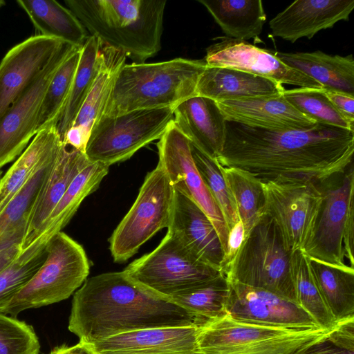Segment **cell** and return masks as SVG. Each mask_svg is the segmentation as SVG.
Wrapping results in <instances>:
<instances>
[{
  "instance_id": "obj_1",
  "label": "cell",
  "mask_w": 354,
  "mask_h": 354,
  "mask_svg": "<svg viewBox=\"0 0 354 354\" xmlns=\"http://www.w3.org/2000/svg\"><path fill=\"white\" fill-rule=\"evenodd\" d=\"M353 153V131L321 124L270 130L226 120L223 147L215 160L262 183L285 178L319 185L344 173Z\"/></svg>"
},
{
  "instance_id": "obj_2",
  "label": "cell",
  "mask_w": 354,
  "mask_h": 354,
  "mask_svg": "<svg viewBox=\"0 0 354 354\" xmlns=\"http://www.w3.org/2000/svg\"><path fill=\"white\" fill-rule=\"evenodd\" d=\"M197 315L132 281L124 271L86 279L75 292L68 330L91 344L128 332L167 327H201Z\"/></svg>"
},
{
  "instance_id": "obj_3",
  "label": "cell",
  "mask_w": 354,
  "mask_h": 354,
  "mask_svg": "<svg viewBox=\"0 0 354 354\" xmlns=\"http://www.w3.org/2000/svg\"><path fill=\"white\" fill-rule=\"evenodd\" d=\"M66 7L102 45L145 63L161 48L165 0H65Z\"/></svg>"
},
{
  "instance_id": "obj_4",
  "label": "cell",
  "mask_w": 354,
  "mask_h": 354,
  "mask_svg": "<svg viewBox=\"0 0 354 354\" xmlns=\"http://www.w3.org/2000/svg\"><path fill=\"white\" fill-rule=\"evenodd\" d=\"M204 59L175 58L156 63H132L120 69L104 115L174 107L196 94Z\"/></svg>"
},
{
  "instance_id": "obj_5",
  "label": "cell",
  "mask_w": 354,
  "mask_h": 354,
  "mask_svg": "<svg viewBox=\"0 0 354 354\" xmlns=\"http://www.w3.org/2000/svg\"><path fill=\"white\" fill-rule=\"evenodd\" d=\"M46 258L23 288L0 308L16 317L21 312L68 299L89 274V262L82 246L59 232L46 245Z\"/></svg>"
},
{
  "instance_id": "obj_6",
  "label": "cell",
  "mask_w": 354,
  "mask_h": 354,
  "mask_svg": "<svg viewBox=\"0 0 354 354\" xmlns=\"http://www.w3.org/2000/svg\"><path fill=\"white\" fill-rule=\"evenodd\" d=\"M330 330L265 326L227 315L201 326L198 343L202 354H298Z\"/></svg>"
},
{
  "instance_id": "obj_7",
  "label": "cell",
  "mask_w": 354,
  "mask_h": 354,
  "mask_svg": "<svg viewBox=\"0 0 354 354\" xmlns=\"http://www.w3.org/2000/svg\"><path fill=\"white\" fill-rule=\"evenodd\" d=\"M290 256L275 224L263 214L246 236L225 276L228 281L263 289L297 304Z\"/></svg>"
},
{
  "instance_id": "obj_8",
  "label": "cell",
  "mask_w": 354,
  "mask_h": 354,
  "mask_svg": "<svg viewBox=\"0 0 354 354\" xmlns=\"http://www.w3.org/2000/svg\"><path fill=\"white\" fill-rule=\"evenodd\" d=\"M123 271L138 285L167 299L222 274L201 261L169 230L152 252L134 260Z\"/></svg>"
},
{
  "instance_id": "obj_9",
  "label": "cell",
  "mask_w": 354,
  "mask_h": 354,
  "mask_svg": "<svg viewBox=\"0 0 354 354\" xmlns=\"http://www.w3.org/2000/svg\"><path fill=\"white\" fill-rule=\"evenodd\" d=\"M330 185L319 186L322 203L313 234L302 251L328 264L353 267L354 173L352 165Z\"/></svg>"
},
{
  "instance_id": "obj_10",
  "label": "cell",
  "mask_w": 354,
  "mask_h": 354,
  "mask_svg": "<svg viewBox=\"0 0 354 354\" xmlns=\"http://www.w3.org/2000/svg\"><path fill=\"white\" fill-rule=\"evenodd\" d=\"M173 117L174 107L103 115L91 132L84 153L90 162L109 167L125 161L141 148L159 140Z\"/></svg>"
},
{
  "instance_id": "obj_11",
  "label": "cell",
  "mask_w": 354,
  "mask_h": 354,
  "mask_svg": "<svg viewBox=\"0 0 354 354\" xmlns=\"http://www.w3.org/2000/svg\"><path fill=\"white\" fill-rule=\"evenodd\" d=\"M174 189L158 162L147 174L138 196L109 239L115 262L133 257L156 232L169 225Z\"/></svg>"
},
{
  "instance_id": "obj_12",
  "label": "cell",
  "mask_w": 354,
  "mask_h": 354,
  "mask_svg": "<svg viewBox=\"0 0 354 354\" xmlns=\"http://www.w3.org/2000/svg\"><path fill=\"white\" fill-rule=\"evenodd\" d=\"M262 187L263 214L272 220L290 253L302 250L312 237L319 214L323 196L319 185L277 178L262 183Z\"/></svg>"
},
{
  "instance_id": "obj_13",
  "label": "cell",
  "mask_w": 354,
  "mask_h": 354,
  "mask_svg": "<svg viewBox=\"0 0 354 354\" xmlns=\"http://www.w3.org/2000/svg\"><path fill=\"white\" fill-rule=\"evenodd\" d=\"M157 148L158 163L167 173L174 189L191 198L207 215L218 233L225 253L229 230L196 167L189 140L171 121L160 138Z\"/></svg>"
},
{
  "instance_id": "obj_14",
  "label": "cell",
  "mask_w": 354,
  "mask_h": 354,
  "mask_svg": "<svg viewBox=\"0 0 354 354\" xmlns=\"http://www.w3.org/2000/svg\"><path fill=\"white\" fill-rule=\"evenodd\" d=\"M78 48L67 44L0 118V170L17 158L37 133L46 90L59 67Z\"/></svg>"
},
{
  "instance_id": "obj_15",
  "label": "cell",
  "mask_w": 354,
  "mask_h": 354,
  "mask_svg": "<svg viewBox=\"0 0 354 354\" xmlns=\"http://www.w3.org/2000/svg\"><path fill=\"white\" fill-rule=\"evenodd\" d=\"M228 281L227 315L236 321L277 328L320 327L308 313L292 301L263 289Z\"/></svg>"
},
{
  "instance_id": "obj_16",
  "label": "cell",
  "mask_w": 354,
  "mask_h": 354,
  "mask_svg": "<svg viewBox=\"0 0 354 354\" xmlns=\"http://www.w3.org/2000/svg\"><path fill=\"white\" fill-rule=\"evenodd\" d=\"M206 48L207 66L236 69L298 87L323 88L312 78L290 68L270 50L244 40L222 36Z\"/></svg>"
},
{
  "instance_id": "obj_17",
  "label": "cell",
  "mask_w": 354,
  "mask_h": 354,
  "mask_svg": "<svg viewBox=\"0 0 354 354\" xmlns=\"http://www.w3.org/2000/svg\"><path fill=\"white\" fill-rule=\"evenodd\" d=\"M67 44L35 35L6 53L0 62V118Z\"/></svg>"
},
{
  "instance_id": "obj_18",
  "label": "cell",
  "mask_w": 354,
  "mask_h": 354,
  "mask_svg": "<svg viewBox=\"0 0 354 354\" xmlns=\"http://www.w3.org/2000/svg\"><path fill=\"white\" fill-rule=\"evenodd\" d=\"M126 59L121 50L102 45L95 79L73 125L62 138L64 145L85 152L91 132L104 115L115 81L126 64Z\"/></svg>"
},
{
  "instance_id": "obj_19",
  "label": "cell",
  "mask_w": 354,
  "mask_h": 354,
  "mask_svg": "<svg viewBox=\"0 0 354 354\" xmlns=\"http://www.w3.org/2000/svg\"><path fill=\"white\" fill-rule=\"evenodd\" d=\"M200 327H167L116 335L90 344L94 354H202Z\"/></svg>"
},
{
  "instance_id": "obj_20",
  "label": "cell",
  "mask_w": 354,
  "mask_h": 354,
  "mask_svg": "<svg viewBox=\"0 0 354 354\" xmlns=\"http://www.w3.org/2000/svg\"><path fill=\"white\" fill-rule=\"evenodd\" d=\"M354 0H297L269 21L272 37L292 43L312 39L319 31L347 21Z\"/></svg>"
},
{
  "instance_id": "obj_21",
  "label": "cell",
  "mask_w": 354,
  "mask_h": 354,
  "mask_svg": "<svg viewBox=\"0 0 354 354\" xmlns=\"http://www.w3.org/2000/svg\"><path fill=\"white\" fill-rule=\"evenodd\" d=\"M167 230L201 261L220 271L224 251L214 226L191 198L175 189Z\"/></svg>"
},
{
  "instance_id": "obj_22",
  "label": "cell",
  "mask_w": 354,
  "mask_h": 354,
  "mask_svg": "<svg viewBox=\"0 0 354 354\" xmlns=\"http://www.w3.org/2000/svg\"><path fill=\"white\" fill-rule=\"evenodd\" d=\"M227 121L270 129H307L317 124L283 94L216 102Z\"/></svg>"
},
{
  "instance_id": "obj_23",
  "label": "cell",
  "mask_w": 354,
  "mask_h": 354,
  "mask_svg": "<svg viewBox=\"0 0 354 354\" xmlns=\"http://www.w3.org/2000/svg\"><path fill=\"white\" fill-rule=\"evenodd\" d=\"M173 123L190 143L212 160L221 152L226 120L216 101L198 95L174 107Z\"/></svg>"
},
{
  "instance_id": "obj_24",
  "label": "cell",
  "mask_w": 354,
  "mask_h": 354,
  "mask_svg": "<svg viewBox=\"0 0 354 354\" xmlns=\"http://www.w3.org/2000/svg\"><path fill=\"white\" fill-rule=\"evenodd\" d=\"M90 162L84 152L63 145L30 216L21 242L22 250L33 243L39 229L73 179Z\"/></svg>"
},
{
  "instance_id": "obj_25",
  "label": "cell",
  "mask_w": 354,
  "mask_h": 354,
  "mask_svg": "<svg viewBox=\"0 0 354 354\" xmlns=\"http://www.w3.org/2000/svg\"><path fill=\"white\" fill-rule=\"evenodd\" d=\"M281 83L244 71L206 66L200 75L196 94L216 102L283 94Z\"/></svg>"
},
{
  "instance_id": "obj_26",
  "label": "cell",
  "mask_w": 354,
  "mask_h": 354,
  "mask_svg": "<svg viewBox=\"0 0 354 354\" xmlns=\"http://www.w3.org/2000/svg\"><path fill=\"white\" fill-rule=\"evenodd\" d=\"M277 57L319 83L324 89L354 95V59L353 55H331L314 52H275Z\"/></svg>"
},
{
  "instance_id": "obj_27",
  "label": "cell",
  "mask_w": 354,
  "mask_h": 354,
  "mask_svg": "<svg viewBox=\"0 0 354 354\" xmlns=\"http://www.w3.org/2000/svg\"><path fill=\"white\" fill-rule=\"evenodd\" d=\"M57 125L40 130L17 158L0 181V212L24 185L62 145Z\"/></svg>"
},
{
  "instance_id": "obj_28",
  "label": "cell",
  "mask_w": 354,
  "mask_h": 354,
  "mask_svg": "<svg viewBox=\"0 0 354 354\" xmlns=\"http://www.w3.org/2000/svg\"><path fill=\"white\" fill-rule=\"evenodd\" d=\"M109 167L100 162L88 163L73 179L39 229L33 243L37 241L46 243L53 236L61 232L84 199L98 188L102 179L108 174Z\"/></svg>"
},
{
  "instance_id": "obj_29",
  "label": "cell",
  "mask_w": 354,
  "mask_h": 354,
  "mask_svg": "<svg viewBox=\"0 0 354 354\" xmlns=\"http://www.w3.org/2000/svg\"><path fill=\"white\" fill-rule=\"evenodd\" d=\"M225 36L239 40L258 39L266 21L261 0H198Z\"/></svg>"
},
{
  "instance_id": "obj_30",
  "label": "cell",
  "mask_w": 354,
  "mask_h": 354,
  "mask_svg": "<svg viewBox=\"0 0 354 354\" xmlns=\"http://www.w3.org/2000/svg\"><path fill=\"white\" fill-rule=\"evenodd\" d=\"M39 35L61 39L82 47L88 37L78 19L55 0H17Z\"/></svg>"
},
{
  "instance_id": "obj_31",
  "label": "cell",
  "mask_w": 354,
  "mask_h": 354,
  "mask_svg": "<svg viewBox=\"0 0 354 354\" xmlns=\"http://www.w3.org/2000/svg\"><path fill=\"white\" fill-rule=\"evenodd\" d=\"M308 258L316 284L336 322L354 318V268Z\"/></svg>"
},
{
  "instance_id": "obj_32",
  "label": "cell",
  "mask_w": 354,
  "mask_h": 354,
  "mask_svg": "<svg viewBox=\"0 0 354 354\" xmlns=\"http://www.w3.org/2000/svg\"><path fill=\"white\" fill-rule=\"evenodd\" d=\"M218 166L243 224L246 237L263 215L265 196L262 182L241 169Z\"/></svg>"
},
{
  "instance_id": "obj_33",
  "label": "cell",
  "mask_w": 354,
  "mask_h": 354,
  "mask_svg": "<svg viewBox=\"0 0 354 354\" xmlns=\"http://www.w3.org/2000/svg\"><path fill=\"white\" fill-rule=\"evenodd\" d=\"M290 273L297 304L325 329L337 324L325 304L311 272L308 257L301 250L292 252Z\"/></svg>"
},
{
  "instance_id": "obj_34",
  "label": "cell",
  "mask_w": 354,
  "mask_h": 354,
  "mask_svg": "<svg viewBox=\"0 0 354 354\" xmlns=\"http://www.w3.org/2000/svg\"><path fill=\"white\" fill-rule=\"evenodd\" d=\"M101 46L99 39L92 35H88L82 46L80 62L71 92L57 125L61 139L73 125L90 91L96 75L98 54Z\"/></svg>"
},
{
  "instance_id": "obj_35",
  "label": "cell",
  "mask_w": 354,
  "mask_h": 354,
  "mask_svg": "<svg viewBox=\"0 0 354 354\" xmlns=\"http://www.w3.org/2000/svg\"><path fill=\"white\" fill-rule=\"evenodd\" d=\"M229 295V281L224 274H221L203 284L174 295L169 299L209 322L227 315L226 305Z\"/></svg>"
},
{
  "instance_id": "obj_36",
  "label": "cell",
  "mask_w": 354,
  "mask_h": 354,
  "mask_svg": "<svg viewBox=\"0 0 354 354\" xmlns=\"http://www.w3.org/2000/svg\"><path fill=\"white\" fill-rule=\"evenodd\" d=\"M81 49L80 47L73 52L52 77L41 102L37 133L48 127L57 125L71 92Z\"/></svg>"
},
{
  "instance_id": "obj_37",
  "label": "cell",
  "mask_w": 354,
  "mask_h": 354,
  "mask_svg": "<svg viewBox=\"0 0 354 354\" xmlns=\"http://www.w3.org/2000/svg\"><path fill=\"white\" fill-rule=\"evenodd\" d=\"M46 243L36 241L0 272V308L31 279L46 258Z\"/></svg>"
},
{
  "instance_id": "obj_38",
  "label": "cell",
  "mask_w": 354,
  "mask_h": 354,
  "mask_svg": "<svg viewBox=\"0 0 354 354\" xmlns=\"http://www.w3.org/2000/svg\"><path fill=\"white\" fill-rule=\"evenodd\" d=\"M283 96L297 110L317 124L354 131V126L326 97L324 88L299 87L285 90Z\"/></svg>"
},
{
  "instance_id": "obj_39",
  "label": "cell",
  "mask_w": 354,
  "mask_h": 354,
  "mask_svg": "<svg viewBox=\"0 0 354 354\" xmlns=\"http://www.w3.org/2000/svg\"><path fill=\"white\" fill-rule=\"evenodd\" d=\"M191 149L196 167L221 212L230 231L239 218L219 166L215 160L207 157L192 144Z\"/></svg>"
},
{
  "instance_id": "obj_40",
  "label": "cell",
  "mask_w": 354,
  "mask_h": 354,
  "mask_svg": "<svg viewBox=\"0 0 354 354\" xmlns=\"http://www.w3.org/2000/svg\"><path fill=\"white\" fill-rule=\"evenodd\" d=\"M39 349L32 326L0 313V354H39Z\"/></svg>"
},
{
  "instance_id": "obj_41",
  "label": "cell",
  "mask_w": 354,
  "mask_h": 354,
  "mask_svg": "<svg viewBox=\"0 0 354 354\" xmlns=\"http://www.w3.org/2000/svg\"><path fill=\"white\" fill-rule=\"evenodd\" d=\"M298 354H354V318L337 322L323 338Z\"/></svg>"
},
{
  "instance_id": "obj_42",
  "label": "cell",
  "mask_w": 354,
  "mask_h": 354,
  "mask_svg": "<svg viewBox=\"0 0 354 354\" xmlns=\"http://www.w3.org/2000/svg\"><path fill=\"white\" fill-rule=\"evenodd\" d=\"M245 239V233L243 224L239 221L230 230L226 250L221 264L220 271L225 274L232 263L239 254Z\"/></svg>"
},
{
  "instance_id": "obj_43",
  "label": "cell",
  "mask_w": 354,
  "mask_h": 354,
  "mask_svg": "<svg viewBox=\"0 0 354 354\" xmlns=\"http://www.w3.org/2000/svg\"><path fill=\"white\" fill-rule=\"evenodd\" d=\"M324 92L336 109L352 126H354V95L325 89Z\"/></svg>"
},
{
  "instance_id": "obj_44",
  "label": "cell",
  "mask_w": 354,
  "mask_h": 354,
  "mask_svg": "<svg viewBox=\"0 0 354 354\" xmlns=\"http://www.w3.org/2000/svg\"><path fill=\"white\" fill-rule=\"evenodd\" d=\"M21 242L22 240L18 239L0 248V272L20 254Z\"/></svg>"
},
{
  "instance_id": "obj_45",
  "label": "cell",
  "mask_w": 354,
  "mask_h": 354,
  "mask_svg": "<svg viewBox=\"0 0 354 354\" xmlns=\"http://www.w3.org/2000/svg\"><path fill=\"white\" fill-rule=\"evenodd\" d=\"M50 354H94L89 344L80 341L73 346L63 345L55 348Z\"/></svg>"
},
{
  "instance_id": "obj_46",
  "label": "cell",
  "mask_w": 354,
  "mask_h": 354,
  "mask_svg": "<svg viewBox=\"0 0 354 354\" xmlns=\"http://www.w3.org/2000/svg\"><path fill=\"white\" fill-rule=\"evenodd\" d=\"M6 5V1L3 0H0V9Z\"/></svg>"
},
{
  "instance_id": "obj_47",
  "label": "cell",
  "mask_w": 354,
  "mask_h": 354,
  "mask_svg": "<svg viewBox=\"0 0 354 354\" xmlns=\"http://www.w3.org/2000/svg\"><path fill=\"white\" fill-rule=\"evenodd\" d=\"M1 178H2V171L0 170V181H1Z\"/></svg>"
}]
</instances>
